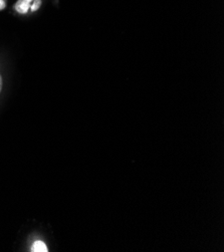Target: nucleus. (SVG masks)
Wrapping results in <instances>:
<instances>
[{"label": "nucleus", "instance_id": "2", "mask_svg": "<svg viewBox=\"0 0 224 252\" xmlns=\"http://www.w3.org/2000/svg\"><path fill=\"white\" fill-rule=\"evenodd\" d=\"M31 251H32V252H47L48 251V247L46 246V244L43 241L36 240L32 245Z\"/></svg>", "mask_w": 224, "mask_h": 252}, {"label": "nucleus", "instance_id": "4", "mask_svg": "<svg viewBox=\"0 0 224 252\" xmlns=\"http://www.w3.org/2000/svg\"><path fill=\"white\" fill-rule=\"evenodd\" d=\"M5 6H6V2H5V0H0V10L4 9V8H5Z\"/></svg>", "mask_w": 224, "mask_h": 252}, {"label": "nucleus", "instance_id": "5", "mask_svg": "<svg viewBox=\"0 0 224 252\" xmlns=\"http://www.w3.org/2000/svg\"><path fill=\"white\" fill-rule=\"evenodd\" d=\"M0 91H1V77H0Z\"/></svg>", "mask_w": 224, "mask_h": 252}, {"label": "nucleus", "instance_id": "1", "mask_svg": "<svg viewBox=\"0 0 224 252\" xmlns=\"http://www.w3.org/2000/svg\"><path fill=\"white\" fill-rule=\"evenodd\" d=\"M32 2L33 0H17L16 3L14 4V9L19 14H26L28 13Z\"/></svg>", "mask_w": 224, "mask_h": 252}, {"label": "nucleus", "instance_id": "3", "mask_svg": "<svg viewBox=\"0 0 224 252\" xmlns=\"http://www.w3.org/2000/svg\"><path fill=\"white\" fill-rule=\"evenodd\" d=\"M41 0H33V2H32V6H31V8H32V11H36V10H38L39 9V7L41 6Z\"/></svg>", "mask_w": 224, "mask_h": 252}]
</instances>
